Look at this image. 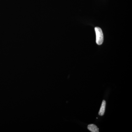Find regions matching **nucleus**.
<instances>
[{"mask_svg":"<svg viewBox=\"0 0 132 132\" xmlns=\"http://www.w3.org/2000/svg\"><path fill=\"white\" fill-rule=\"evenodd\" d=\"M96 35V43L98 45H101L104 41V35L101 28L98 27L95 28Z\"/></svg>","mask_w":132,"mask_h":132,"instance_id":"obj_1","label":"nucleus"},{"mask_svg":"<svg viewBox=\"0 0 132 132\" xmlns=\"http://www.w3.org/2000/svg\"><path fill=\"white\" fill-rule=\"evenodd\" d=\"M106 101L105 100H103L102 103L101 107L99 111L98 114L99 115L102 116L104 115L105 113V110L106 107Z\"/></svg>","mask_w":132,"mask_h":132,"instance_id":"obj_2","label":"nucleus"},{"mask_svg":"<svg viewBox=\"0 0 132 132\" xmlns=\"http://www.w3.org/2000/svg\"><path fill=\"white\" fill-rule=\"evenodd\" d=\"M88 129L92 132H98L99 129L97 126L93 124H91L88 125L87 127Z\"/></svg>","mask_w":132,"mask_h":132,"instance_id":"obj_3","label":"nucleus"}]
</instances>
